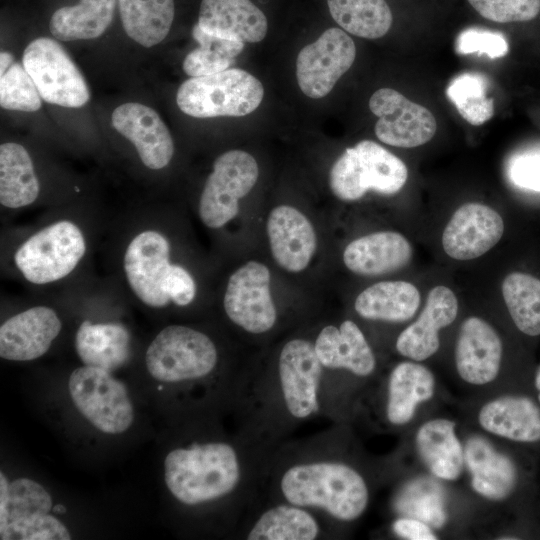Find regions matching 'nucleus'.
<instances>
[{
    "label": "nucleus",
    "mask_w": 540,
    "mask_h": 540,
    "mask_svg": "<svg viewBox=\"0 0 540 540\" xmlns=\"http://www.w3.org/2000/svg\"><path fill=\"white\" fill-rule=\"evenodd\" d=\"M276 447L240 425L231 436L171 449L164 459V482L179 504L227 506L240 525L262 490Z\"/></svg>",
    "instance_id": "1"
},
{
    "label": "nucleus",
    "mask_w": 540,
    "mask_h": 540,
    "mask_svg": "<svg viewBox=\"0 0 540 540\" xmlns=\"http://www.w3.org/2000/svg\"><path fill=\"white\" fill-rule=\"evenodd\" d=\"M333 430L307 439L285 440L274 450L260 495L307 508L330 528L365 512L369 488L362 473L343 460Z\"/></svg>",
    "instance_id": "2"
},
{
    "label": "nucleus",
    "mask_w": 540,
    "mask_h": 540,
    "mask_svg": "<svg viewBox=\"0 0 540 540\" xmlns=\"http://www.w3.org/2000/svg\"><path fill=\"white\" fill-rule=\"evenodd\" d=\"M322 367L312 340L283 343L272 368L247 371L234 403L240 424L278 446L304 422L323 416Z\"/></svg>",
    "instance_id": "3"
},
{
    "label": "nucleus",
    "mask_w": 540,
    "mask_h": 540,
    "mask_svg": "<svg viewBox=\"0 0 540 540\" xmlns=\"http://www.w3.org/2000/svg\"><path fill=\"white\" fill-rule=\"evenodd\" d=\"M219 363L215 342L204 332L185 325L162 329L145 354L146 368L155 380L184 387L214 376Z\"/></svg>",
    "instance_id": "4"
},
{
    "label": "nucleus",
    "mask_w": 540,
    "mask_h": 540,
    "mask_svg": "<svg viewBox=\"0 0 540 540\" xmlns=\"http://www.w3.org/2000/svg\"><path fill=\"white\" fill-rule=\"evenodd\" d=\"M408 178L405 163L383 146L363 140L347 148L329 173L332 193L342 201H356L368 191L398 193Z\"/></svg>",
    "instance_id": "5"
},
{
    "label": "nucleus",
    "mask_w": 540,
    "mask_h": 540,
    "mask_svg": "<svg viewBox=\"0 0 540 540\" xmlns=\"http://www.w3.org/2000/svg\"><path fill=\"white\" fill-rule=\"evenodd\" d=\"M263 96V85L255 76L231 68L190 77L179 86L176 103L183 113L195 118L241 117L256 110Z\"/></svg>",
    "instance_id": "6"
},
{
    "label": "nucleus",
    "mask_w": 540,
    "mask_h": 540,
    "mask_svg": "<svg viewBox=\"0 0 540 540\" xmlns=\"http://www.w3.org/2000/svg\"><path fill=\"white\" fill-rule=\"evenodd\" d=\"M71 400L79 413L105 434L126 432L134 421V408L126 386L111 372L84 365L68 380Z\"/></svg>",
    "instance_id": "7"
},
{
    "label": "nucleus",
    "mask_w": 540,
    "mask_h": 540,
    "mask_svg": "<svg viewBox=\"0 0 540 540\" xmlns=\"http://www.w3.org/2000/svg\"><path fill=\"white\" fill-rule=\"evenodd\" d=\"M86 251L81 230L71 221L51 224L20 245L14 261L24 278L33 284L62 279L77 266Z\"/></svg>",
    "instance_id": "8"
},
{
    "label": "nucleus",
    "mask_w": 540,
    "mask_h": 540,
    "mask_svg": "<svg viewBox=\"0 0 540 540\" xmlns=\"http://www.w3.org/2000/svg\"><path fill=\"white\" fill-rule=\"evenodd\" d=\"M22 65L45 102L79 108L89 101L83 75L56 40L39 37L31 41L23 52Z\"/></svg>",
    "instance_id": "9"
},
{
    "label": "nucleus",
    "mask_w": 540,
    "mask_h": 540,
    "mask_svg": "<svg viewBox=\"0 0 540 540\" xmlns=\"http://www.w3.org/2000/svg\"><path fill=\"white\" fill-rule=\"evenodd\" d=\"M258 176V164L251 154L229 150L219 155L200 196L199 216L204 225L217 229L235 218L240 199L252 190Z\"/></svg>",
    "instance_id": "10"
},
{
    "label": "nucleus",
    "mask_w": 540,
    "mask_h": 540,
    "mask_svg": "<svg viewBox=\"0 0 540 540\" xmlns=\"http://www.w3.org/2000/svg\"><path fill=\"white\" fill-rule=\"evenodd\" d=\"M271 275L266 265L249 261L229 277L224 299L228 319L250 335L272 331L278 313L270 291Z\"/></svg>",
    "instance_id": "11"
},
{
    "label": "nucleus",
    "mask_w": 540,
    "mask_h": 540,
    "mask_svg": "<svg viewBox=\"0 0 540 540\" xmlns=\"http://www.w3.org/2000/svg\"><path fill=\"white\" fill-rule=\"evenodd\" d=\"M238 535L245 540H315L331 534L313 511L259 495L241 521Z\"/></svg>",
    "instance_id": "12"
},
{
    "label": "nucleus",
    "mask_w": 540,
    "mask_h": 540,
    "mask_svg": "<svg viewBox=\"0 0 540 540\" xmlns=\"http://www.w3.org/2000/svg\"><path fill=\"white\" fill-rule=\"evenodd\" d=\"M356 57L353 39L339 28H329L313 43L303 47L296 59L299 88L308 97L328 95L352 66Z\"/></svg>",
    "instance_id": "13"
},
{
    "label": "nucleus",
    "mask_w": 540,
    "mask_h": 540,
    "mask_svg": "<svg viewBox=\"0 0 540 540\" xmlns=\"http://www.w3.org/2000/svg\"><path fill=\"white\" fill-rule=\"evenodd\" d=\"M369 108L379 117L375 134L387 145L414 148L430 141L436 133L434 115L394 89L375 91L369 100Z\"/></svg>",
    "instance_id": "14"
},
{
    "label": "nucleus",
    "mask_w": 540,
    "mask_h": 540,
    "mask_svg": "<svg viewBox=\"0 0 540 540\" xmlns=\"http://www.w3.org/2000/svg\"><path fill=\"white\" fill-rule=\"evenodd\" d=\"M170 257L165 236L147 230L132 239L124 254V271L135 295L150 307H164L170 298L164 290V278Z\"/></svg>",
    "instance_id": "15"
},
{
    "label": "nucleus",
    "mask_w": 540,
    "mask_h": 540,
    "mask_svg": "<svg viewBox=\"0 0 540 540\" xmlns=\"http://www.w3.org/2000/svg\"><path fill=\"white\" fill-rule=\"evenodd\" d=\"M500 214L482 203H466L452 215L442 234L445 253L455 260H472L492 249L502 238Z\"/></svg>",
    "instance_id": "16"
},
{
    "label": "nucleus",
    "mask_w": 540,
    "mask_h": 540,
    "mask_svg": "<svg viewBox=\"0 0 540 540\" xmlns=\"http://www.w3.org/2000/svg\"><path fill=\"white\" fill-rule=\"evenodd\" d=\"M322 367V380L346 372L365 378L376 368V358L364 333L352 320L323 326L313 340Z\"/></svg>",
    "instance_id": "17"
},
{
    "label": "nucleus",
    "mask_w": 540,
    "mask_h": 540,
    "mask_svg": "<svg viewBox=\"0 0 540 540\" xmlns=\"http://www.w3.org/2000/svg\"><path fill=\"white\" fill-rule=\"evenodd\" d=\"M113 128L135 147L149 169L166 167L174 154L173 138L159 114L138 102L117 106L111 115Z\"/></svg>",
    "instance_id": "18"
},
{
    "label": "nucleus",
    "mask_w": 540,
    "mask_h": 540,
    "mask_svg": "<svg viewBox=\"0 0 540 540\" xmlns=\"http://www.w3.org/2000/svg\"><path fill=\"white\" fill-rule=\"evenodd\" d=\"M266 231L272 256L281 268L298 273L309 265L317 248V237L302 212L289 205L273 208Z\"/></svg>",
    "instance_id": "19"
},
{
    "label": "nucleus",
    "mask_w": 540,
    "mask_h": 540,
    "mask_svg": "<svg viewBox=\"0 0 540 540\" xmlns=\"http://www.w3.org/2000/svg\"><path fill=\"white\" fill-rule=\"evenodd\" d=\"M56 312L36 306L7 319L0 327V356L11 361H30L44 355L61 331Z\"/></svg>",
    "instance_id": "20"
},
{
    "label": "nucleus",
    "mask_w": 540,
    "mask_h": 540,
    "mask_svg": "<svg viewBox=\"0 0 540 540\" xmlns=\"http://www.w3.org/2000/svg\"><path fill=\"white\" fill-rule=\"evenodd\" d=\"M458 312V300L448 287L432 288L417 320L397 337L396 350L406 358L422 361L434 355L440 346L439 331L450 325Z\"/></svg>",
    "instance_id": "21"
},
{
    "label": "nucleus",
    "mask_w": 540,
    "mask_h": 540,
    "mask_svg": "<svg viewBox=\"0 0 540 540\" xmlns=\"http://www.w3.org/2000/svg\"><path fill=\"white\" fill-rule=\"evenodd\" d=\"M502 343L494 328L479 317H469L461 325L455 362L460 377L475 385L493 381L500 369Z\"/></svg>",
    "instance_id": "22"
},
{
    "label": "nucleus",
    "mask_w": 540,
    "mask_h": 540,
    "mask_svg": "<svg viewBox=\"0 0 540 540\" xmlns=\"http://www.w3.org/2000/svg\"><path fill=\"white\" fill-rule=\"evenodd\" d=\"M412 255V246L405 236L379 231L351 241L344 249L343 262L357 275L379 276L404 268Z\"/></svg>",
    "instance_id": "23"
},
{
    "label": "nucleus",
    "mask_w": 540,
    "mask_h": 540,
    "mask_svg": "<svg viewBox=\"0 0 540 540\" xmlns=\"http://www.w3.org/2000/svg\"><path fill=\"white\" fill-rule=\"evenodd\" d=\"M196 24L208 34L244 43L262 41L268 29L265 14L250 0H202Z\"/></svg>",
    "instance_id": "24"
},
{
    "label": "nucleus",
    "mask_w": 540,
    "mask_h": 540,
    "mask_svg": "<svg viewBox=\"0 0 540 540\" xmlns=\"http://www.w3.org/2000/svg\"><path fill=\"white\" fill-rule=\"evenodd\" d=\"M464 458L477 493L491 500H502L511 494L517 481L515 465L488 441L482 437L470 438Z\"/></svg>",
    "instance_id": "25"
},
{
    "label": "nucleus",
    "mask_w": 540,
    "mask_h": 540,
    "mask_svg": "<svg viewBox=\"0 0 540 540\" xmlns=\"http://www.w3.org/2000/svg\"><path fill=\"white\" fill-rule=\"evenodd\" d=\"M481 426L519 442L540 440V409L527 397L504 396L488 402L479 413Z\"/></svg>",
    "instance_id": "26"
},
{
    "label": "nucleus",
    "mask_w": 540,
    "mask_h": 540,
    "mask_svg": "<svg viewBox=\"0 0 540 540\" xmlns=\"http://www.w3.org/2000/svg\"><path fill=\"white\" fill-rule=\"evenodd\" d=\"M130 340L121 324L83 321L75 335V349L84 365L112 372L129 360Z\"/></svg>",
    "instance_id": "27"
},
{
    "label": "nucleus",
    "mask_w": 540,
    "mask_h": 540,
    "mask_svg": "<svg viewBox=\"0 0 540 540\" xmlns=\"http://www.w3.org/2000/svg\"><path fill=\"white\" fill-rule=\"evenodd\" d=\"M421 295L406 281H381L364 289L355 299L356 313L366 320L401 323L418 310Z\"/></svg>",
    "instance_id": "28"
},
{
    "label": "nucleus",
    "mask_w": 540,
    "mask_h": 540,
    "mask_svg": "<svg viewBox=\"0 0 540 540\" xmlns=\"http://www.w3.org/2000/svg\"><path fill=\"white\" fill-rule=\"evenodd\" d=\"M435 381L431 371L413 362H401L387 382L386 418L392 425L408 423L416 406L432 398Z\"/></svg>",
    "instance_id": "29"
},
{
    "label": "nucleus",
    "mask_w": 540,
    "mask_h": 540,
    "mask_svg": "<svg viewBox=\"0 0 540 540\" xmlns=\"http://www.w3.org/2000/svg\"><path fill=\"white\" fill-rule=\"evenodd\" d=\"M454 428L452 421L434 419L423 424L416 435L422 460L436 477L444 480H455L460 475L464 459Z\"/></svg>",
    "instance_id": "30"
},
{
    "label": "nucleus",
    "mask_w": 540,
    "mask_h": 540,
    "mask_svg": "<svg viewBox=\"0 0 540 540\" xmlns=\"http://www.w3.org/2000/svg\"><path fill=\"white\" fill-rule=\"evenodd\" d=\"M118 0H80L57 9L49 29L58 40L68 42L101 36L111 24Z\"/></svg>",
    "instance_id": "31"
},
{
    "label": "nucleus",
    "mask_w": 540,
    "mask_h": 540,
    "mask_svg": "<svg viewBox=\"0 0 540 540\" xmlns=\"http://www.w3.org/2000/svg\"><path fill=\"white\" fill-rule=\"evenodd\" d=\"M39 182L28 151L15 142L0 146V202L7 208L32 204L39 195Z\"/></svg>",
    "instance_id": "32"
},
{
    "label": "nucleus",
    "mask_w": 540,
    "mask_h": 540,
    "mask_svg": "<svg viewBox=\"0 0 540 540\" xmlns=\"http://www.w3.org/2000/svg\"><path fill=\"white\" fill-rule=\"evenodd\" d=\"M122 26L139 45L150 48L165 39L174 19V0H118Z\"/></svg>",
    "instance_id": "33"
},
{
    "label": "nucleus",
    "mask_w": 540,
    "mask_h": 540,
    "mask_svg": "<svg viewBox=\"0 0 540 540\" xmlns=\"http://www.w3.org/2000/svg\"><path fill=\"white\" fill-rule=\"evenodd\" d=\"M52 508L51 495L41 484L28 478L13 480L9 484L7 508L0 513V539L16 540L25 526Z\"/></svg>",
    "instance_id": "34"
},
{
    "label": "nucleus",
    "mask_w": 540,
    "mask_h": 540,
    "mask_svg": "<svg viewBox=\"0 0 540 540\" xmlns=\"http://www.w3.org/2000/svg\"><path fill=\"white\" fill-rule=\"evenodd\" d=\"M327 4L335 22L361 38H380L392 25V12L385 0H327Z\"/></svg>",
    "instance_id": "35"
},
{
    "label": "nucleus",
    "mask_w": 540,
    "mask_h": 540,
    "mask_svg": "<svg viewBox=\"0 0 540 540\" xmlns=\"http://www.w3.org/2000/svg\"><path fill=\"white\" fill-rule=\"evenodd\" d=\"M192 36L199 46L189 52L183 60V71L190 77L207 76L230 68L235 58L243 51L244 42L208 34L197 24Z\"/></svg>",
    "instance_id": "36"
},
{
    "label": "nucleus",
    "mask_w": 540,
    "mask_h": 540,
    "mask_svg": "<svg viewBox=\"0 0 540 540\" xmlns=\"http://www.w3.org/2000/svg\"><path fill=\"white\" fill-rule=\"evenodd\" d=\"M501 289L517 328L530 336L540 335V279L512 272L504 278Z\"/></svg>",
    "instance_id": "37"
},
{
    "label": "nucleus",
    "mask_w": 540,
    "mask_h": 540,
    "mask_svg": "<svg viewBox=\"0 0 540 540\" xmlns=\"http://www.w3.org/2000/svg\"><path fill=\"white\" fill-rule=\"evenodd\" d=\"M394 510L408 518L441 528L447 519L441 486L430 478H420L403 486L393 500Z\"/></svg>",
    "instance_id": "38"
},
{
    "label": "nucleus",
    "mask_w": 540,
    "mask_h": 540,
    "mask_svg": "<svg viewBox=\"0 0 540 540\" xmlns=\"http://www.w3.org/2000/svg\"><path fill=\"white\" fill-rule=\"evenodd\" d=\"M488 86L484 75L466 72L449 83L446 96L463 119L472 125H482L494 115V101L488 96Z\"/></svg>",
    "instance_id": "39"
},
{
    "label": "nucleus",
    "mask_w": 540,
    "mask_h": 540,
    "mask_svg": "<svg viewBox=\"0 0 540 540\" xmlns=\"http://www.w3.org/2000/svg\"><path fill=\"white\" fill-rule=\"evenodd\" d=\"M0 105L6 110L35 112L42 98L23 65L14 62L0 74Z\"/></svg>",
    "instance_id": "40"
},
{
    "label": "nucleus",
    "mask_w": 540,
    "mask_h": 540,
    "mask_svg": "<svg viewBox=\"0 0 540 540\" xmlns=\"http://www.w3.org/2000/svg\"><path fill=\"white\" fill-rule=\"evenodd\" d=\"M485 19L498 22H526L540 12V0H468Z\"/></svg>",
    "instance_id": "41"
},
{
    "label": "nucleus",
    "mask_w": 540,
    "mask_h": 540,
    "mask_svg": "<svg viewBox=\"0 0 540 540\" xmlns=\"http://www.w3.org/2000/svg\"><path fill=\"white\" fill-rule=\"evenodd\" d=\"M508 43L498 32L469 28L456 40V51L460 54L479 53L494 59L503 57L508 52Z\"/></svg>",
    "instance_id": "42"
},
{
    "label": "nucleus",
    "mask_w": 540,
    "mask_h": 540,
    "mask_svg": "<svg viewBox=\"0 0 540 540\" xmlns=\"http://www.w3.org/2000/svg\"><path fill=\"white\" fill-rule=\"evenodd\" d=\"M508 174L516 186L540 192V149L515 155L509 162Z\"/></svg>",
    "instance_id": "43"
},
{
    "label": "nucleus",
    "mask_w": 540,
    "mask_h": 540,
    "mask_svg": "<svg viewBox=\"0 0 540 540\" xmlns=\"http://www.w3.org/2000/svg\"><path fill=\"white\" fill-rule=\"evenodd\" d=\"M163 287L170 300L178 306L190 304L196 294L192 276L183 267L175 264L168 267Z\"/></svg>",
    "instance_id": "44"
},
{
    "label": "nucleus",
    "mask_w": 540,
    "mask_h": 540,
    "mask_svg": "<svg viewBox=\"0 0 540 540\" xmlns=\"http://www.w3.org/2000/svg\"><path fill=\"white\" fill-rule=\"evenodd\" d=\"M393 532L403 539L409 540H435L437 537L426 523L408 517L395 520L392 524Z\"/></svg>",
    "instance_id": "45"
},
{
    "label": "nucleus",
    "mask_w": 540,
    "mask_h": 540,
    "mask_svg": "<svg viewBox=\"0 0 540 540\" xmlns=\"http://www.w3.org/2000/svg\"><path fill=\"white\" fill-rule=\"evenodd\" d=\"M14 63V57L7 51L0 53V74L4 73Z\"/></svg>",
    "instance_id": "46"
},
{
    "label": "nucleus",
    "mask_w": 540,
    "mask_h": 540,
    "mask_svg": "<svg viewBox=\"0 0 540 540\" xmlns=\"http://www.w3.org/2000/svg\"><path fill=\"white\" fill-rule=\"evenodd\" d=\"M535 386L539 391L538 399H539V402H540V367L537 370V373H536V376H535Z\"/></svg>",
    "instance_id": "47"
}]
</instances>
